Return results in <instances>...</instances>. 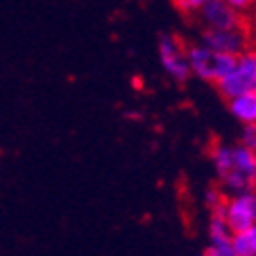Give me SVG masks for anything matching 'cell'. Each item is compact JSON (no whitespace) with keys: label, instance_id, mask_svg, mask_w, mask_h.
Segmentation results:
<instances>
[{"label":"cell","instance_id":"cell-10","mask_svg":"<svg viewBox=\"0 0 256 256\" xmlns=\"http://www.w3.org/2000/svg\"><path fill=\"white\" fill-rule=\"evenodd\" d=\"M234 256H256V226L234 232Z\"/></svg>","mask_w":256,"mask_h":256},{"label":"cell","instance_id":"cell-1","mask_svg":"<svg viewBox=\"0 0 256 256\" xmlns=\"http://www.w3.org/2000/svg\"><path fill=\"white\" fill-rule=\"evenodd\" d=\"M211 164L226 195L256 190V152L238 144H216Z\"/></svg>","mask_w":256,"mask_h":256},{"label":"cell","instance_id":"cell-2","mask_svg":"<svg viewBox=\"0 0 256 256\" xmlns=\"http://www.w3.org/2000/svg\"><path fill=\"white\" fill-rule=\"evenodd\" d=\"M186 58H188V66H190V74L195 78L203 80V82H211L218 84L226 72L232 68L234 58L236 56H228V54H220L216 50H211L205 44H193L186 48Z\"/></svg>","mask_w":256,"mask_h":256},{"label":"cell","instance_id":"cell-5","mask_svg":"<svg viewBox=\"0 0 256 256\" xmlns=\"http://www.w3.org/2000/svg\"><path fill=\"white\" fill-rule=\"evenodd\" d=\"M222 211L232 232H240L256 226V190L228 195L222 205Z\"/></svg>","mask_w":256,"mask_h":256},{"label":"cell","instance_id":"cell-12","mask_svg":"<svg viewBox=\"0 0 256 256\" xmlns=\"http://www.w3.org/2000/svg\"><path fill=\"white\" fill-rule=\"evenodd\" d=\"M174 4L184 14H199V10L207 4V0H174Z\"/></svg>","mask_w":256,"mask_h":256},{"label":"cell","instance_id":"cell-15","mask_svg":"<svg viewBox=\"0 0 256 256\" xmlns=\"http://www.w3.org/2000/svg\"><path fill=\"white\" fill-rule=\"evenodd\" d=\"M250 50L256 54V33H254V37H250Z\"/></svg>","mask_w":256,"mask_h":256},{"label":"cell","instance_id":"cell-6","mask_svg":"<svg viewBox=\"0 0 256 256\" xmlns=\"http://www.w3.org/2000/svg\"><path fill=\"white\" fill-rule=\"evenodd\" d=\"M201 44L209 46L220 54L228 56H240L242 52L250 50V37L244 31V27L236 29H203L201 33Z\"/></svg>","mask_w":256,"mask_h":256},{"label":"cell","instance_id":"cell-14","mask_svg":"<svg viewBox=\"0 0 256 256\" xmlns=\"http://www.w3.org/2000/svg\"><path fill=\"white\" fill-rule=\"evenodd\" d=\"M228 4H232L234 8H238L240 12L242 10H246V8H250L252 4H254V0H226Z\"/></svg>","mask_w":256,"mask_h":256},{"label":"cell","instance_id":"cell-3","mask_svg":"<svg viewBox=\"0 0 256 256\" xmlns=\"http://www.w3.org/2000/svg\"><path fill=\"white\" fill-rule=\"evenodd\" d=\"M218 88L226 98L256 92V54L252 50L234 58L232 68L218 82Z\"/></svg>","mask_w":256,"mask_h":256},{"label":"cell","instance_id":"cell-13","mask_svg":"<svg viewBox=\"0 0 256 256\" xmlns=\"http://www.w3.org/2000/svg\"><path fill=\"white\" fill-rule=\"evenodd\" d=\"M240 144L256 152V123L244 125V130H242V134H240Z\"/></svg>","mask_w":256,"mask_h":256},{"label":"cell","instance_id":"cell-11","mask_svg":"<svg viewBox=\"0 0 256 256\" xmlns=\"http://www.w3.org/2000/svg\"><path fill=\"white\" fill-rule=\"evenodd\" d=\"M226 193H224V188L222 186H211L207 188V193H205V203H207V209L213 211V209H220L226 201Z\"/></svg>","mask_w":256,"mask_h":256},{"label":"cell","instance_id":"cell-8","mask_svg":"<svg viewBox=\"0 0 256 256\" xmlns=\"http://www.w3.org/2000/svg\"><path fill=\"white\" fill-rule=\"evenodd\" d=\"M234 232L228 226L224 211L213 209L209 218V244L205 248V254L209 256H234V246H232Z\"/></svg>","mask_w":256,"mask_h":256},{"label":"cell","instance_id":"cell-7","mask_svg":"<svg viewBox=\"0 0 256 256\" xmlns=\"http://www.w3.org/2000/svg\"><path fill=\"white\" fill-rule=\"evenodd\" d=\"M199 18L205 29H236L242 27V12L228 4L226 0H207L199 10Z\"/></svg>","mask_w":256,"mask_h":256},{"label":"cell","instance_id":"cell-9","mask_svg":"<svg viewBox=\"0 0 256 256\" xmlns=\"http://www.w3.org/2000/svg\"><path fill=\"white\" fill-rule=\"evenodd\" d=\"M228 104H230V113L234 115V119L240 121L242 125L256 123V92L232 96L228 98Z\"/></svg>","mask_w":256,"mask_h":256},{"label":"cell","instance_id":"cell-4","mask_svg":"<svg viewBox=\"0 0 256 256\" xmlns=\"http://www.w3.org/2000/svg\"><path fill=\"white\" fill-rule=\"evenodd\" d=\"M158 58L162 64V70L166 72V76H170L174 82H186L190 74V66H188V58H186V48L180 44V41L170 35L164 33L158 39Z\"/></svg>","mask_w":256,"mask_h":256}]
</instances>
